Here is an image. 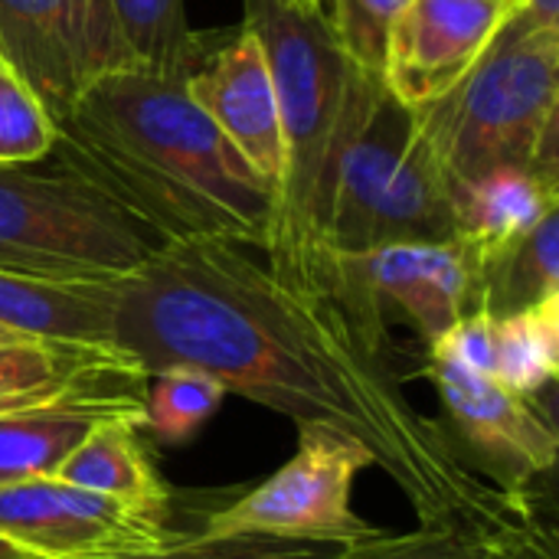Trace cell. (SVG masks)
I'll use <instances>...</instances> for the list:
<instances>
[{"label": "cell", "instance_id": "obj_1", "mask_svg": "<svg viewBox=\"0 0 559 559\" xmlns=\"http://www.w3.org/2000/svg\"><path fill=\"white\" fill-rule=\"evenodd\" d=\"M259 249L233 239L157 246L118 282L115 344L147 377L197 367L298 426L360 439L416 508L488 537L527 514V491L488 485L455 439L406 396L393 337L367 331L334 295L278 278Z\"/></svg>", "mask_w": 559, "mask_h": 559}, {"label": "cell", "instance_id": "obj_2", "mask_svg": "<svg viewBox=\"0 0 559 559\" xmlns=\"http://www.w3.org/2000/svg\"><path fill=\"white\" fill-rule=\"evenodd\" d=\"M183 79L138 62L98 75L52 118L46 160L160 246L233 239L262 249L275 187L200 111Z\"/></svg>", "mask_w": 559, "mask_h": 559}, {"label": "cell", "instance_id": "obj_3", "mask_svg": "<svg viewBox=\"0 0 559 559\" xmlns=\"http://www.w3.org/2000/svg\"><path fill=\"white\" fill-rule=\"evenodd\" d=\"M242 26L265 49L282 118V174L259 252L278 278L331 295L321 246L324 213L341 157L367 121L383 79L360 72L344 56L324 3L242 0Z\"/></svg>", "mask_w": 559, "mask_h": 559}, {"label": "cell", "instance_id": "obj_4", "mask_svg": "<svg viewBox=\"0 0 559 559\" xmlns=\"http://www.w3.org/2000/svg\"><path fill=\"white\" fill-rule=\"evenodd\" d=\"M413 115L452 187L504 167L559 177V29L511 13L478 66Z\"/></svg>", "mask_w": 559, "mask_h": 559}, {"label": "cell", "instance_id": "obj_5", "mask_svg": "<svg viewBox=\"0 0 559 559\" xmlns=\"http://www.w3.org/2000/svg\"><path fill=\"white\" fill-rule=\"evenodd\" d=\"M455 239L462 229L452 180L423 138L413 108L383 85L341 157L321 229L324 255Z\"/></svg>", "mask_w": 559, "mask_h": 559}, {"label": "cell", "instance_id": "obj_6", "mask_svg": "<svg viewBox=\"0 0 559 559\" xmlns=\"http://www.w3.org/2000/svg\"><path fill=\"white\" fill-rule=\"evenodd\" d=\"M157 246L131 216L56 164H0L3 272L118 282L141 269Z\"/></svg>", "mask_w": 559, "mask_h": 559}, {"label": "cell", "instance_id": "obj_7", "mask_svg": "<svg viewBox=\"0 0 559 559\" xmlns=\"http://www.w3.org/2000/svg\"><path fill=\"white\" fill-rule=\"evenodd\" d=\"M373 465L370 449L328 426H298V449L265 485L206 514L203 534L357 544L377 534L350 504L354 481Z\"/></svg>", "mask_w": 559, "mask_h": 559}, {"label": "cell", "instance_id": "obj_8", "mask_svg": "<svg viewBox=\"0 0 559 559\" xmlns=\"http://www.w3.org/2000/svg\"><path fill=\"white\" fill-rule=\"evenodd\" d=\"M328 292L380 337H393L390 311H400L429 350L472 311L475 265L462 239L400 242L331 255Z\"/></svg>", "mask_w": 559, "mask_h": 559}, {"label": "cell", "instance_id": "obj_9", "mask_svg": "<svg viewBox=\"0 0 559 559\" xmlns=\"http://www.w3.org/2000/svg\"><path fill=\"white\" fill-rule=\"evenodd\" d=\"M167 518L59 478L0 485V537L29 559L154 557L187 537Z\"/></svg>", "mask_w": 559, "mask_h": 559}, {"label": "cell", "instance_id": "obj_10", "mask_svg": "<svg viewBox=\"0 0 559 559\" xmlns=\"http://www.w3.org/2000/svg\"><path fill=\"white\" fill-rule=\"evenodd\" d=\"M0 59L49 118L98 75L134 66L108 0H0Z\"/></svg>", "mask_w": 559, "mask_h": 559}, {"label": "cell", "instance_id": "obj_11", "mask_svg": "<svg viewBox=\"0 0 559 559\" xmlns=\"http://www.w3.org/2000/svg\"><path fill=\"white\" fill-rule=\"evenodd\" d=\"M511 13L501 0H409L386 39V92L413 111L439 102L478 66Z\"/></svg>", "mask_w": 559, "mask_h": 559}, {"label": "cell", "instance_id": "obj_12", "mask_svg": "<svg viewBox=\"0 0 559 559\" xmlns=\"http://www.w3.org/2000/svg\"><path fill=\"white\" fill-rule=\"evenodd\" d=\"M426 373L432 377L459 436L495 465L504 468L501 488L521 491L524 478L544 475L557 462V423L537 403L501 386L495 377L462 367L452 357L426 354Z\"/></svg>", "mask_w": 559, "mask_h": 559}, {"label": "cell", "instance_id": "obj_13", "mask_svg": "<svg viewBox=\"0 0 559 559\" xmlns=\"http://www.w3.org/2000/svg\"><path fill=\"white\" fill-rule=\"evenodd\" d=\"M183 82L200 111L275 187L282 174V118L259 36L239 26L219 36L216 46H203Z\"/></svg>", "mask_w": 559, "mask_h": 559}, {"label": "cell", "instance_id": "obj_14", "mask_svg": "<svg viewBox=\"0 0 559 559\" xmlns=\"http://www.w3.org/2000/svg\"><path fill=\"white\" fill-rule=\"evenodd\" d=\"M147 370L118 344L0 331V416L79 393H144Z\"/></svg>", "mask_w": 559, "mask_h": 559}, {"label": "cell", "instance_id": "obj_15", "mask_svg": "<svg viewBox=\"0 0 559 559\" xmlns=\"http://www.w3.org/2000/svg\"><path fill=\"white\" fill-rule=\"evenodd\" d=\"M111 419L144 426V393H79L0 416V485L52 478L79 442Z\"/></svg>", "mask_w": 559, "mask_h": 559}, {"label": "cell", "instance_id": "obj_16", "mask_svg": "<svg viewBox=\"0 0 559 559\" xmlns=\"http://www.w3.org/2000/svg\"><path fill=\"white\" fill-rule=\"evenodd\" d=\"M118 282H52L0 269V331L115 344Z\"/></svg>", "mask_w": 559, "mask_h": 559}, {"label": "cell", "instance_id": "obj_17", "mask_svg": "<svg viewBox=\"0 0 559 559\" xmlns=\"http://www.w3.org/2000/svg\"><path fill=\"white\" fill-rule=\"evenodd\" d=\"M452 197L462 242L472 255H485L559 210V177L527 167H504L452 187Z\"/></svg>", "mask_w": 559, "mask_h": 559}, {"label": "cell", "instance_id": "obj_18", "mask_svg": "<svg viewBox=\"0 0 559 559\" xmlns=\"http://www.w3.org/2000/svg\"><path fill=\"white\" fill-rule=\"evenodd\" d=\"M134 419H111L98 426L92 436L79 442V449L59 465L52 478L115 498L121 504L147 508V511H170V495L141 445Z\"/></svg>", "mask_w": 559, "mask_h": 559}, {"label": "cell", "instance_id": "obj_19", "mask_svg": "<svg viewBox=\"0 0 559 559\" xmlns=\"http://www.w3.org/2000/svg\"><path fill=\"white\" fill-rule=\"evenodd\" d=\"M475 265V305L472 311H488L504 318L534 308L547 298H559V210L547 213L524 236L472 255Z\"/></svg>", "mask_w": 559, "mask_h": 559}, {"label": "cell", "instance_id": "obj_20", "mask_svg": "<svg viewBox=\"0 0 559 559\" xmlns=\"http://www.w3.org/2000/svg\"><path fill=\"white\" fill-rule=\"evenodd\" d=\"M491 341V377L521 396H540L559 370V298L495 318Z\"/></svg>", "mask_w": 559, "mask_h": 559}, {"label": "cell", "instance_id": "obj_21", "mask_svg": "<svg viewBox=\"0 0 559 559\" xmlns=\"http://www.w3.org/2000/svg\"><path fill=\"white\" fill-rule=\"evenodd\" d=\"M124 49L138 66L160 72H190L203 36L190 29L183 0H108Z\"/></svg>", "mask_w": 559, "mask_h": 559}, {"label": "cell", "instance_id": "obj_22", "mask_svg": "<svg viewBox=\"0 0 559 559\" xmlns=\"http://www.w3.org/2000/svg\"><path fill=\"white\" fill-rule=\"evenodd\" d=\"M226 386L197 367H164L147 377L144 429L164 442L190 439L226 400Z\"/></svg>", "mask_w": 559, "mask_h": 559}, {"label": "cell", "instance_id": "obj_23", "mask_svg": "<svg viewBox=\"0 0 559 559\" xmlns=\"http://www.w3.org/2000/svg\"><path fill=\"white\" fill-rule=\"evenodd\" d=\"M56 128L36 92L0 59V164H39L49 157Z\"/></svg>", "mask_w": 559, "mask_h": 559}, {"label": "cell", "instance_id": "obj_24", "mask_svg": "<svg viewBox=\"0 0 559 559\" xmlns=\"http://www.w3.org/2000/svg\"><path fill=\"white\" fill-rule=\"evenodd\" d=\"M409 0H331V29L344 56L367 75L383 72L386 39Z\"/></svg>", "mask_w": 559, "mask_h": 559}, {"label": "cell", "instance_id": "obj_25", "mask_svg": "<svg viewBox=\"0 0 559 559\" xmlns=\"http://www.w3.org/2000/svg\"><path fill=\"white\" fill-rule=\"evenodd\" d=\"M344 559H478V537L462 524L439 518L419 521L409 534L377 531L344 550Z\"/></svg>", "mask_w": 559, "mask_h": 559}, {"label": "cell", "instance_id": "obj_26", "mask_svg": "<svg viewBox=\"0 0 559 559\" xmlns=\"http://www.w3.org/2000/svg\"><path fill=\"white\" fill-rule=\"evenodd\" d=\"M350 544H314V540H282L259 534H187L164 554L144 559H344Z\"/></svg>", "mask_w": 559, "mask_h": 559}, {"label": "cell", "instance_id": "obj_27", "mask_svg": "<svg viewBox=\"0 0 559 559\" xmlns=\"http://www.w3.org/2000/svg\"><path fill=\"white\" fill-rule=\"evenodd\" d=\"M478 559H557V544L534 511L488 537H478Z\"/></svg>", "mask_w": 559, "mask_h": 559}, {"label": "cell", "instance_id": "obj_28", "mask_svg": "<svg viewBox=\"0 0 559 559\" xmlns=\"http://www.w3.org/2000/svg\"><path fill=\"white\" fill-rule=\"evenodd\" d=\"M514 13L537 29H559V0H518Z\"/></svg>", "mask_w": 559, "mask_h": 559}, {"label": "cell", "instance_id": "obj_29", "mask_svg": "<svg viewBox=\"0 0 559 559\" xmlns=\"http://www.w3.org/2000/svg\"><path fill=\"white\" fill-rule=\"evenodd\" d=\"M0 559H29V557H26L20 547H13L10 540H3V537H0Z\"/></svg>", "mask_w": 559, "mask_h": 559}, {"label": "cell", "instance_id": "obj_30", "mask_svg": "<svg viewBox=\"0 0 559 559\" xmlns=\"http://www.w3.org/2000/svg\"><path fill=\"white\" fill-rule=\"evenodd\" d=\"M292 3H301V7H318V3H324V0H292Z\"/></svg>", "mask_w": 559, "mask_h": 559}, {"label": "cell", "instance_id": "obj_31", "mask_svg": "<svg viewBox=\"0 0 559 559\" xmlns=\"http://www.w3.org/2000/svg\"><path fill=\"white\" fill-rule=\"evenodd\" d=\"M501 3H508V7H518V0H501Z\"/></svg>", "mask_w": 559, "mask_h": 559}]
</instances>
